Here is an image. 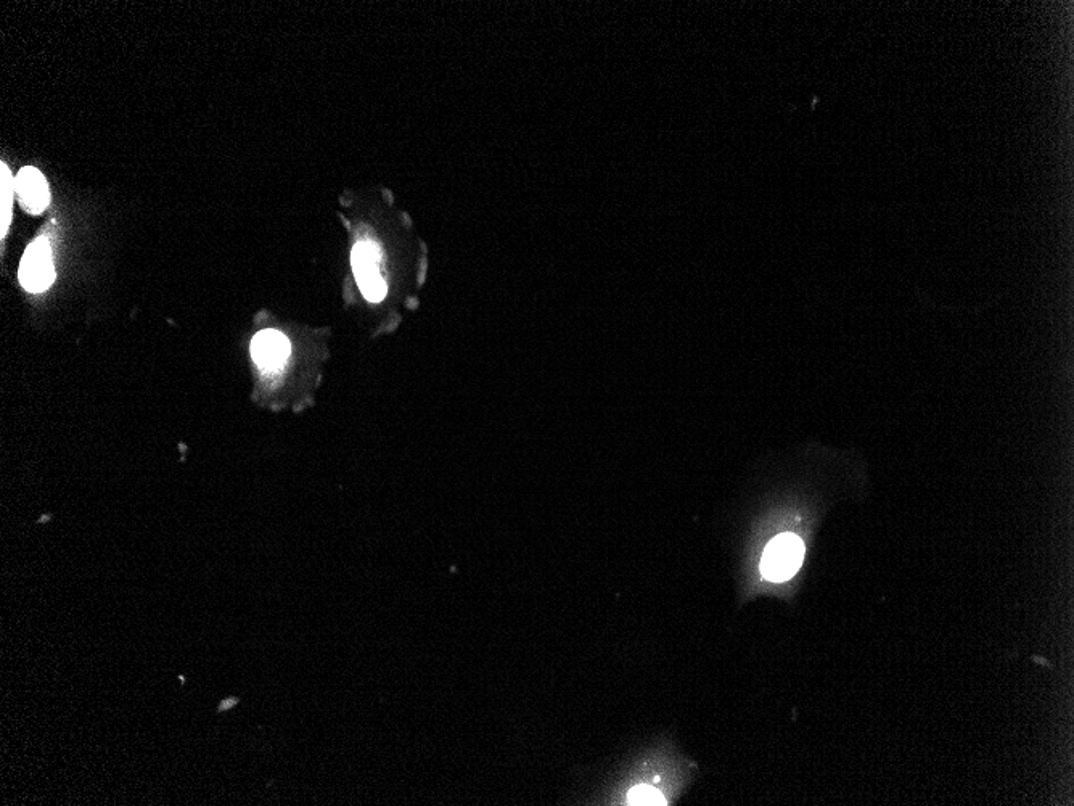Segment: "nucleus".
I'll use <instances>...</instances> for the list:
<instances>
[{
  "label": "nucleus",
  "mask_w": 1074,
  "mask_h": 806,
  "mask_svg": "<svg viewBox=\"0 0 1074 806\" xmlns=\"http://www.w3.org/2000/svg\"><path fill=\"white\" fill-rule=\"evenodd\" d=\"M804 559V544L798 536L783 533L772 539L761 560V572L774 583L790 580L800 570Z\"/></svg>",
  "instance_id": "obj_1"
},
{
  "label": "nucleus",
  "mask_w": 1074,
  "mask_h": 806,
  "mask_svg": "<svg viewBox=\"0 0 1074 806\" xmlns=\"http://www.w3.org/2000/svg\"><path fill=\"white\" fill-rule=\"evenodd\" d=\"M354 276L361 288L362 295L372 303H378L386 297V282L380 274L382 251L374 242H359L351 253Z\"/></svg>",
  "instance_id": "obj_2"
},
{
  "label": "nucleus",
  "mask_w": 1074,
  "mask_h": 806,
  "mask_svg": "<svg viewBox=\"0 0 1074 806\" xmlns=\"http://www.w3.org/2000/svg\"><path fill=\"white\" fill-rule=\"evenodd\" d=\"M55 279L52 250L46 237L29 245L20 266V282L28 292H44Z\"/></svg>",
  "instance_id": "obj_3"
},
{
  "label": "nucleus",
  "mask_w": 1074,
  "mask_h": 806,
  "mask_svg": "<svg viewBox=\"0 0 1074 806\" xmlns=\"http://www.w3.org/2000/svg\"><path fill=\"white\" fill-rule=\"evenodd\" d=\"M253 359L264 371H277L292 353V345L277 330H263L251 343Z\"/></svg>",
  "instance_id": "obj_4"
},
{
  "label": "nucleus",
  "mask_w": 1074,
  "mask_h": 806,
  "mask_svg": "<svg viewBox=\"0 0 1074 806\" xmlns=\"http://www.w3.org/2000/svg\"><path fill=\"white\" fill-rule=\"evenodd\" d=\"M15 189H17L21 208H25L28 213L41 214L49 205V186H47L46 177L42 176L39 169L31 168V166L21 169L15 179Z\"/></svg>",
  "instance_id": "obj_5"
},
{
  "label": "nucleus",
  "mask_w": 1074,
  "mask_h": 806,
  "mask_svg": "<svg viewBox=\"0 0 1074 806\" xmlns=\"http://www.w3.org/2000/svg\"><path fill=\"white\" fill-rule=\"evenodd\" d=\"M0 194H2V231L0 235L5 237L7 231H9L10 219H12V202H13V190H15V182H13L12 174H10L9 168L5 163L0 165Z\"/></svg>",
  "instance_id": "obj_6"
},
{
  "label": "nucleus",
  "mask_w": 1074,
  "mask_h": 806,
  "mask_svg": "<svg viewBox=\"0 0 1074 806\" xmlns=\"http://www.w3.org/2000/svg\"><path fill=\"white\" fill-rule=\"evenodd\" d=\"M629 805H666V798L661 792L650 786H637L629 792Z\"/></svg>",
  "instance_id": "obj_7"
},
{
  "label": "nucleus",
  "mask_w": 1074,
  "mask_h": 806,
  "mask_svg": "<svg viewBox=\"0 0 1074 806\" xmlns=\"http://www.w3.org/2000/svg\"><path fill=\"white\" fill-rule=\"evenodd\" d=\"M238 702H240V700H238L237 697H227V699L221 700V704H219L218 707V712H229V710H232V708H234L235 705L238 704Z\"/></svg>",
  "instance_id": "obj_8"
},
{
  "label": "nucleus",
  "mask_w": 1074,
  "mask_h": 806,
  "mask_svg": "<svg viewBox=\"0 0 1074 806\" xmlns=\"http://www.w3.org/2000/svg\"><path fill=\"white\" fill-rule=\"evenodd\" d=\"M179 681H181V683H182V684H184V683H185V678H184V676H182V675H181V676H179Z\"/></svg>",
  "instance_id": "obj_9"
}]
</instances>
